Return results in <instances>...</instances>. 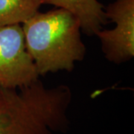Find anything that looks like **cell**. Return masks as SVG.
Wrapping results in <instances>:
<instances>
[{
    "instance_id": "1",
    "label": "cell",
    "mask_w": 134,
    "mask_h": 134,
    "mask_svg": "<svg viewBox=\"0 0 134 134\" xmlns=\"http://www.w3.org/2000/svg\"><path fill=\"white\" fill-rule=\"evenodd\" d=\"M81 23L72 12L61 8L38 11L23 23L26 49L39 75L60 70L71 72L81 61L86 48L81 38Z\"/></svg>"
},
{
    "instance_id": "2",
    "label": "cell",
    "mask_w": 134,
    "mask_h": 134,
    "mask_svg": "<svg viewBox=\"0 0 134 134\" xmlns=\"http://www.w3.org/2000/svg\"><path fill=\"white\" fill-rule=\"evenodd\" d=\"M63 123L58 93L40 81L20 88L0 86V134H57Z\"/></svg>"
},
{
    "instance_id": "3",
    "label": "cell",
    "mask_w": 134,
    "mask_h": 134,
    "mask_svg": "<svg viewBox=\"0 0 134 134\" xmlns=\"http://www.w3.org/2000/svg\"><path fill=\"white\" fill-rule=\"evenodd\" d=\"M39 74L28 52L19 24L0 28V86L20 88L38 80Z\"/></svg>"
},
{
    "instance_id": "4",
    "label": "cell",
    "mask_w": 134,
    "mask_h": 134,
    "mask_svg": "<svg viewBox=\"0 0 134 134\" xmlns=\"http://www.w3.org/2000/svg\"><path fill=\"white\" fill-rule=\"evenodd\" d=\"M104 12L115 27L96 33L102 51L111 62H127L134 56V0H115L104 8Z\"/></svg>"
},
{
    "instance_id": "5",
    "label": "cell",
    "mask_w": 134,
    "mask_h": 134,
    "mask_svg": "<svg viewBox=\"0 0 134 134\" xmlns=\"http://www.w3.org/2000/svg\"><path fill=\"white\" fill-rule=\"evenodd\" d=\"M42 4L52 5L72 12L78 18L81 29L87 35H94L107 23L104 7L98 0H42Z\"/></svg>"
},
{
    "instance_id": "6",
    "label": "cell",
    "mask_w": 134,
    "mask_h": 134,
    "mask_svg": "<svg viewBox=\"0 0 134 134\" xmlns=\"http://www.w3.org/2000/svg\"><path fill=\"white\" fill-rule=\"evenodd\" d=\"M41 5L42 0H0V28L23 23Z\"/></svg>"
}]
</instances>
